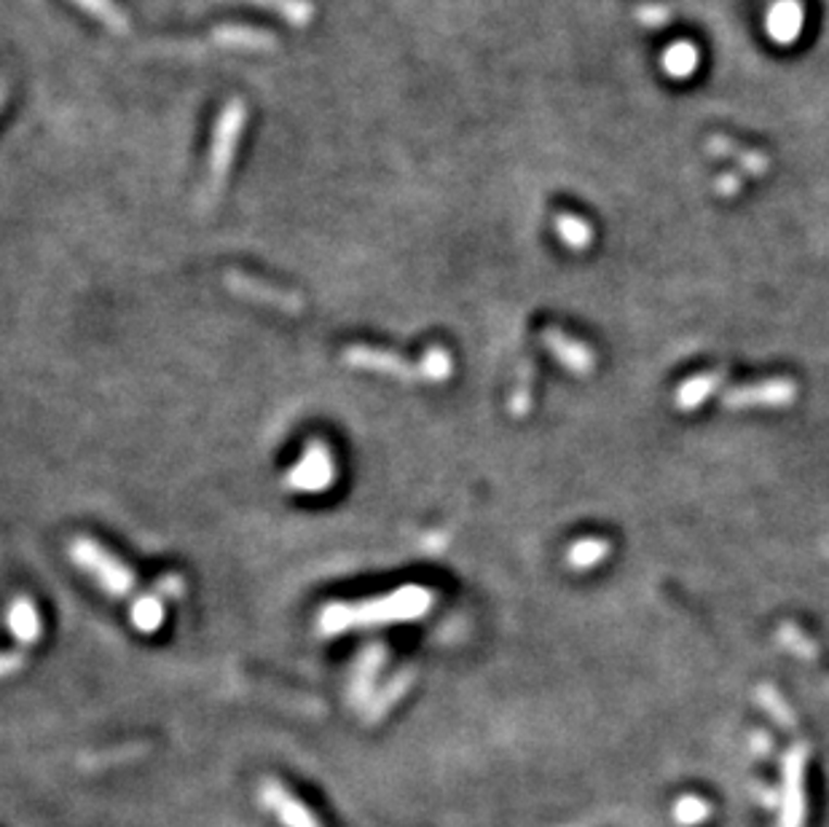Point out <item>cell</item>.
<instances>
[{"label":"cell","instance_id":"15","mask_svg":"<svg viewBox=\"0 0 829 827\" xmlns=\"http://www.w3.org/2000/svg\"><path fill=\"white\" fill-rule=\"evenodd\" d=\"M637 20L642 22L644 27H663L671 20V9L663 3H644L637 9Z\"/></svg>","mask_w":829,"mask_h":827},{"label":"cell","instance_id":"10","mask_svg":"<svg viewBox=\"0 0 829 827\" xmlns=\"http://www.w3.org/2000/svg\"><path fill=\"white\" fill-rule=\"evenodd\" d=\"M248 3L272 11V14H277L279 20H285L293 27H306L314 20L312 0H248Z\"/></svg>","mask_w":829,"mask_h":827},{"label":"cell","instance_id":"9","mask_svg":"<svg viewBox=\"0 0 829 827\" xmlns=\"http://www.w3.org/2000/svg\"><path fill=\"white\" fill-rule=\"evenodd\" d=\"M706 148L712 153H717V156H733L743 170H749V173L759 175V173H765V170H768V159H765V153L749 151V148L736 146L733 140L723 138V135H717V138L708 140Z\"/></svg>","mask_w":829,"mask_h":827},{"label":"cell","instance_id":"5","mask_svg":"<svg viewBox=\"0 0 829 827\" xmlns=\"http://www.w3.org/2000/svg\"><path fill=\"white\" fill-rule=\"evenodd\" d=\"M805 22V9L800 0H776L765 14V30L776 43H792Z\"/></svg>","mask_w":829,"mask_h":827},{"label":"cell","instance_id":"6","mask_svg":"<svg viewBox=\"0 0 829 827\" xmlns=\"http://www.w3.org/2000/svg\"><path fill=\"white\" fill-rule=\"evenodd\" d=\"M805 823V798H803V761L794 757L787 766L784 809H781L779 827H803Z\"/></svg>","mask_w":829,"mask_h":827},{"label":"cell","instance_id":"1","mask_svg":"<svg viewBox=\"0 0 829 827\" xmlns=\"http://www.w3.org/2000/svg\"><path fill=\"white\" fill-rule=\"evenodd\" d=\"M244 124H248V102H244L242 97H234V100H228L226 105H223L218 118H215L213 138H210L208 173H204V186L202 193H199V202H202L204 208L218 202L221 191L226 188L239 140H242Z\"/></svg>","mask_w":829,"mask_h":827},{"label":"cell","instance_id":"17","mask_svg":"<svg viewBox=\"0 0 829 827\" xmlns=\"http://www.w3.org/2000/svg\"><path fill=\"white\" fill-rule=\"evenodd\" d=\"M719 180H723V184H719V191H725V193L739 191V184H730V180H736V178H730V175H725V178H719Z\"/></svg>","mask_w":829,"mask_h":827},{"label":"cell","instance_id":"3","mask_svg":"<svg viewBox=\"0 0 829 827\" xmlns=\"http://www.w3.org/2000/svg\"><path fill=\"white\" fill-rule=\"evenodd\" d=\"M73 556H76L84 567H89L91 573H95L97 578H100L102 584L113 591V594H127V591H131V584H135L131 575L122 567V564L113 562L111 556H105V553L97 549L95 543H84V540H78Z\"/></svg>","mask_w":829,"mask_h":827},{"label":"cell","instance_id":"2","mask_svg":"<svg viewBox=\"0 0 829 827\" xmlns=\"http://www.w3.org/2000/svg\"><path fill=\"white\" fill-rule=\"evenodd\" d=\"M208 47L228 51H274L279 47V38L272 30H263V27L223 22V25L210 30Z\"/></svg>","mask_w":829,"mask_h":827},{"label":"cell","instance_id":"16","mask_svg":"<svg viewBox=\"0 0 829 827\" xmlns=\"http://www.w3.org/2000/svg\"><path fill=\"white\" fill-rule=\"evenodd\" d=\"M135 624L140 626V629L153 631L159 624H162V607H159V604L153 602V599H142V602L137 604Z\"/></svg>","mask_w":829,"mask_h":827},{"label":"cell","instance_id":"12","mask_svg":"<svg viewBox=\"0 0 829 827\" xmlns=\"http://www.w3.org/2000/svg\"><path fill=\"white\" fill-rule=\"evenodd\" d=\"M328 471H330L328 458H325V454L319 458V449H314V454H309V458L301 462V467H299V473H296V476L301 478L299 481L301 487L314 489V487H319V484L328 481Z\"/></svg>","mask_w":829,"mask_h":827},{"label":"cell","instance_id":"14","mask_svg":"<svg viewBox=\"0 0 829 827\" xmlns=\"http://www.w3.org/2000/svg\"><path fill=\"white\" fill-rule=\"evenodd\" d=\"M11 626H14V631L20 637H22V631H25L27 640H36V631H38L36 610H33L27 602L14 604V610H11Z\"/></svg>","mask_w":829,"mask_h":827},{"label":"cell","instance_id":"11","mask_svg":"<svg viewBox=\"0 0 829 827\" xmlns=\"http://www.w3.org/2000/svg\"><path fill=\"white\" fill-rule=\"evenodd\" d=\"M553 226H556V234L562 237V242L571 250H586L588 245H591L593 229L586 218H580V215L558 213L556 221H553Z\"/></svg>","mask_w":829,"mask_h":827},{"label":"cell","instance_id":"4","mask_svg":"<svg viewBox=\"0 0 829 827\" xmlns=\"http://www.w3.org/2000/svg\"><path fill=\"white\" fill-rule=\"evenodd\" d=\"M226 285L234 290V293L244 296V299L268 301V304H277V306H282V310H290V312H299V306H304V301H301L299 296L288 293V290L274 288V285L263 283V279L242 275V272H228Z\"/></svg>","mask_w":829,"mask_h":827},{"label":"cell","instance_id":"7","mask_svg":"<svg viewBox=\"0 0 829 827\" xmlns=\"http://www.w3.org/2000/svg\"><path fill=\"white\" fill-rule=\"evenodd\" d=\"M73 3H76L84 14L95 16L100 25H105L108 30L116 33V36H127L131 30V20L116 0H73Z\"/></svg>","mask_w":829,"mask_h":827},{"label":"cell","instance_id":"8","mask_svg":"<svg viewBox=\"0 0 829 827\" xmlns=\"http://www.w3.org/2000/svg\"><path fill=\"white\" fill-rule=\"evenodd\" d=\"M699 62H701V54H699V49L693 47V43L677 41V43H671V47H668L666 54H663L661 65H663V71L668 73V76L679 78V82H682V78H690L695 71H699Z\"/></svg>","mask_w":829,"mask_h":827},{"label":"cell","instance_id":"13","mask_svg":"<svg viewBox=\"0 0 829 827\" xmlns=\"http://www.w3.org/2000/svg\"><path fill=\"white\" fill-rule=\"evenodd\" d=\"M674 817H677L679 825L695 827L708 817V806L701 798H682V801L677 803V809H674Z\"/></svg>","mask_w":829,"mask_h":827}]
</instances>
